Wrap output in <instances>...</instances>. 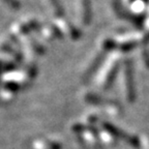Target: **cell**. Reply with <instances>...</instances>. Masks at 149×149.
Masks as SVG:
<instances>
[{"instance_id":"obj_4","label":"cell","mask_w":149,"mask_h":149,"mask_svg":"<svg viewBox=\"0 0 149 149\" xmlns=\"http://www.w3.org/2000/svg\"><path fill=\"white\" fill-rule=\"evenodd\" d=\"M51 3L52 5H53L54 9H55L56 14L58 15V16H63V14H64V12H63V8L62 6H61V4L59 3L58 0H51Z\"/></svg>"},{"instance_id":"obj_2","label":"cell","mask_w":149,"mask_h":149,"mask_svg":"<svg viewBox=\"0 0 149 149\" xmlns=\"http://www.w3.org/2000/svg\"><path fill=\"white\" fill-rule=\"evenodd\" d=\"M125 81H126V90H127V97L130 102L135 100V88H134V78L133 70L130 61L126 62V70H125Z\"/></svg>"},{"instance_id":"obj_1","label":"cell","mask_w":149,"mask_h":149,"mask_svg":"<svg viewBox=\"0 0 149 149\" xmlns=\"http://www.w3.org/2000/svg\"><path fill=\"white\" fill-rule=\"evenodd\" d=\"M102 125H104V127H105L110 134H112V135L115 136V137L119 138V139L124 140V141L128 142L130 144L134 145V146H138V145H139V142H138V140L136 139L135 137H132V136H130V135H126L124 132H122V130H120L119 128L113 126L112 124L107 123V122H104Z\"/></svg>"},{"instance_id":"obj_3","label":"cell","mask_w":149,"mask_h":149,"mask_svg":"<svg viewBox=\"0 0 149 149\" xmlns=\"http://www.w3.org/2000/svg\"><path fill=\"white\" fill-rule=\"evenodd\" d=\"M83 4V19L85 24H88L90 21L91 8H90V0H82Z\"/></svg>"},{"instance_id":"obj_5","label":"cell","mask_w":149,"mask_h":149,"mask_svg":"<svg viewBox=\"0 0 149 149\" xmlns=\"http://www.w3.org/2000/svg\"><path fill=\"white\" fill-rule=\"evenodd\" d=\"M1 1L15 9L19 8V6H20V2H19L18 0H1Z\"/></svg>"},{"instance_id":"obj_6","label":"cell","mask_w":149,"mask_h":149,"mask_svg":"<svg viewBox=\"0 0 149 149\" xmlns=\"http://www.w3.org/2000/svg\"><path fill=\"white\" fill-rule=\"evenodd\" d=\"M1 72H2V68H1V65H0V77H1Z\"/></svg>"}]
</instances>
